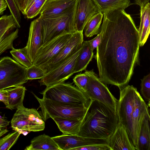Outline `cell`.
I'll return each mask as SVG.
<instances>
[{"label":"cell","instance_id":"1","mask_svg":"<svg viewBox=\"0 0 150 150\" xmlns=\"http://www.w3.org/2000/svg\"><path fill=\"white\" fill-rule=\"evenodd\" d=\"M103 15L100 41L95 57L99 78L105 84L116 86L120 90L127 85L138 61L139 32L124 9Z\"/></svg>","mask_w":150,"mask_h":150},{"label":"cell","instance_id":"2","mask_svg":"<svg viewBox=\"0 0 150 150\" xmlns=\"http://www.w3.org/2000/svg\"><path fill=\"white\" fill-rule=\"evenodd\" d=\"M118 121L117 113L101 103L92 100L77 135L88 138L109 139Z\"/></svg>","mask_w":150,"mask_h":150},{"label":"cell","instance_id":"3","mask_svg":"<svg viewBox=\"0 0 150 150\" xmlns=\"http://www.w3.org/2000/svg\"><path fill=\"white\" fill-rule=\"evenodd\" d=\"M32 93L39 104V107L41 109L40 113L44 121L49 118L56 117L82 121L91 103L88 105L74 104L59 102L43 98L41 99Z\"/></svg>","mask_w":150,"mask_h":150},{"label":"cell","instance_id":"4","mask_svg":"<svg viewBox=\"0 0 150 150\" xmlns=\"http://www.w3.org/2000/svg\"><path fill=\"white\" fill-rule=\"evenodd\" d=\"M75 10L76 9L70 12L51 16H40L43 34L42 46L61 35L77 32L74 22Z\"/></svg>","mask_w":150,"mask_h":150},{"label":"cell","instance_id":"5","mask_svg":"<svg viewBox=\"0 0 150 150\" xmlns=\"http://www.w3.org/2000/svg\"><path fill=\"white\" fill-rule=\"evenodd\" d=\"M40 93L44 98L66 103L88 105L92 101L86 93L64 82L46 87Z\"/></svg>","mask_w":150,"mask_h":150},{"label":"cell","instance_id":"6","mask_svg":"<svg viewBox=\"0 0 150 150\" xmlns=\"http://www.w3.org/2000/svg\"><path fill=\"white\" fill-rule=\"evenodd\" d=\"M27 68L10 57L0 60V90L22 86L28 80Z\"/></svg>","mask_w":150,"mask_h":150},{"label":"cell","instance_id":"7","mask_svg":"<svg viewBox=\"0 0 150 150\" xmlns=\"http://www.w3.org/2000/svg\"><path fill=\"white\" fill-rule=\"evenodd\" d=\"M11 124L13 130L21 132L22 131H42L45 126V121L37 110L24 106L17 109L11 119Z\"/></svg>","mask_w":150,"mask_h":150},{"label":"cell","instance_id":"8","mask_svg":"<svg viewBox=\"0 0 150 150\" xmlns=\"http://www.w3.org/2000/svg\"><path fill=\"white\" fill-rule=\"evenodd\" d=\"M120 90L117 110L118 122L125 127L130 139L131 115L140 94L132 85H127Z\"/></svg>","mask_w":150,"mask_h":150},{"label":"cell","instance_id":"9","mask_svg":"<svg viewBox=\"0 0 150 150\" xmlns=\"http://www.w3.org/2000/svg\"><path fill=\"white\" fill-rule=\"evenodd\" d=\"M88 78L86 93L92 100L104 104L114 112L117 113L118 100L112 94L107 86L102 82L93 70H86Z\"/></svg>","mask_w":150,"mask_h":150},{"label":"cell","instance_id":"10","mask_svg":"<svg viewBox=\"0 0 150 150\" xmlns=\"http://www.w3.org/2000/svg\"><path fill=\"white\" fill-rule=\"evenodd\" d=\"M81 47L73 55L59 65L46 73L38 81L40 86L45 85L47 87L64 82L73 75L74 73L75 64Z\"/></svg>","mask_w":150,"mask_h":150},{"label":"cell","instance_id":"11","mask_svg":"<svg viewBox=\"0 0 150 150\" xmlns=\"http://www.w3.org/2000/svg\"><path fill=\"white\" fill-rule=\"evenodd\" d=\"M83 32L73 33L69 42L55 57L43 65L39 67L45 74L57 67L75 53L83 42Z\"/></svg>","mask_w":150,"mask_h":150},{"label":"cell","instance_id":"12","mask_svg":"<svg viewBox=\"0 0 150 150\" xmlns=\"http://www.w3.org/2000/svg\"><path fill=\"white\" fill-rule=\"evenodd\" d=\"M73 33L62 34L42 46L38 50L33 64L40 67L51 60L69 42Z\"/></svg>","mask_w":150,"mask_h":150},{"label":"cell","instance_id":"13","mask_svg":"<svg viewBox=\"0 0 150 150\" xmlns=\"http://www.w3.org/2000/svg\"><path fill=\"white\" fill-rule=\"evenodd\" d=\"M19 29L11 14L0 18V56L14 48L13 43L18 37Z\"/></svg>","mask_w":150,"mask_h":150},{"label":"cell","instance_id":"14","mask_svg":"<svg viewBox=\"0 0 150 150\" xmlns=\"http://www.w3.org/2000/svg\"><path fill=\"white\" fill-rule=\"evenodd\" d=\"M52 138L61 150H73L74 149L78 147L94 144L109 145V140L65 134Z\"/></svg>","mask_w":150,"mask_h":150},{"label":"cell","instance_id":"15","mask_svg":"<svg viewBox=\"0 0 150 150\" xmlns=\"http://www.w3.org/2000/svg\"><path fill=\"white\" fill-rule=\"evenodd\" d=\"M43 41L42 28L39 16L31 23L26 46L28 55L33 64L39 49L42 45Z\"/></svg>","mask_w":150,"mask_h":150},{"label":"cell","instance_id":"16","mask_svg":"<svg viewBox=\"0 0 150 150\" xmlns=\"http://www.w3.org/2000/svg\"><path fill=\"white\" fill-rule=\"evenodd\" d=\"M98 12V8L93 0H78L74 16L76 31L83 32L86 23Z\"/></svg>","mask_w":150,"mask_h":150},{"label":"cell","instance_id":"17","mask_svg":"<svg viewBox=\"0 0 150 150\" xmlns=\"http://www.w3.org/2000/svg\"><path fill=\"white\" fill-rule=\"evenodd\" d=\"M78 0H47L42 8L40 16L49 17L70 12L76 8Z\"/></svg>","mask_w":150,"mask_h":150},{"label":"cell","instance_id":"18","mask_svg":"<svg viewBox=\"0 0 150 150\" xmlns=\"http://www.w3.org/2000/svg\"><path fill=\"white\" fill-rule=\"evenodd\" d=\"M109 146L111 150H136L125 127L119 122L109 139Z\"/></svg>","mask_w":150,"mask_h":150},{"label":"cell","instance_id":"19","mask_svg":"<svg viewBox=\"0 0 150 150\" xmlns=\"http://www.w3.org/2000/svg\"><path fill=\"white\" fill-rule=\"evenodd\" d=\"M140 22L138 30L139 45L143 46L145 43L150 33V4L149 2L140 7Z\"/></svg>","mask_w":150,"mask_h":150},{"label":"cell","instance_id":"20","mask_svg":"<svg viewBox=\"0 0 150 150\" xmlns=\"http://www.w3.org/2000/svg\"><path fill=\"white\" fill-rule=\"evenodd\" d=\"M25 150H61L52 138L44 134L34 137Z\"/></svg>","mask_w":150,"mask_h":150},{"label":"cell","instance_id":"21","mask_svg":"<svg viewBox=\"0 0 150 150\" xmlns=\"http://www.w3.org/2000/svg\"><path fill=\"white\" fill-rule=\"evenodd\" d=\"M8 93V105L6 107L11 110L24 106L23 101L26 90L22 86L6 89Z\"/></svg>","mask_w":150,"mask_h":150},{"label":"cell","instance_id":"22","mask_svg":"<svg viewBox=\"0 0 150 150\" xmlns=\"http://www.w3.org/2000/svg\"><path fill=\"white\" fill-rule=\"evenodd\" d=\"M52 119L63 134L73 135H77L78 133L82 121L76 119L57 117Z\"/></svg>","mask_w":150,"mask_h":150},{"label":"cell","instance_id":"23","mask_svg":"<svg viewBox=\"0 0 150 150\" xmlns=\"http://www.w3.org/2000/svg\"><path fill=\"white\" fill-rule=\"evenodd\" d=\"M93 52L87 41H83L74 69V73L85 70L93 57Z\"/></svg>","mask_w":150,"mask_h":150},{"label":"cell","instance_id":"24","mask_svg":"<svg viewBox=\"0 0 150 150\" xmlns=\"http://www.w3.org/2000/svg\"><path fill=\"white\" fill-rule=\"evenodd\" d=\"M97 6L98 12L103 14L118 9H124L131 5L130 0H93Z\"/></svg>","mask_w":150,"mask_h":150},{"label":"cell","instance_id":"25","mask_svg":"<svg viewBox=\"0 0 150 150\" xmlns=\"http://www.w3.org/2000/svg\"><path fill=\"white\" fill-rule=\"evenodd\" d=\"M150 117L147 114L141 123L139 130L137 150H150Z\"/></svg>","mask_w":150,"mask_h":150},{"label":"cell","instance_id":"26","mask_svg":"<svg viewBox=\"0 0 150 150\" xmlns=\"http://www.w3.org/2000/svg\"><path fill=\"white\" fill-rule=\"evenodd\" d=\"M103 14L98 12L88 21L84 28V34L87 37H91L98 33Z\"/></svg>","mask_w":150,"mask_h":150},{"label":"cell","instance_id":"27","mask_svg":"<svg viewBox=\"0 0 150 150\" xmlns=\"http://www.w3.org/2000/svg\"><path fill=\"white\" fill-rule=\"evenodd\" d=\"M10 53L15 61L26 68H28L33 65L28 55L26 46L18 49L14 48Z\"/></svg>","mask_w":150,"mask_h":150},{"label":"cell","instance_id":"28","mask_svg":"<svg viewBox=\"0 0 150 150\" xmlns=\"http://www.w3.org/2000/svg\"><path fill=\"white\" fill-rule=\"evenodd\" d=\"M21 133L16 131L0 139V150H9L16 143Z\"/></svg>","mask_w":150,"mask_h":150},{"label":"cell","instance_id":"29","mask_svg":"<svg viewBox=\"0 0 150 150\" xmlns=\"http://www.w3.org/2000/svg\"><path fill=\"white\" fill-rule=\"evenodd\" d=\"M46 0H35L24 15L28 18L35 17L39 14Z\"/></svg>","mask_w":150,"mask_h":150},{"label":"cell","instance_id":"30","mask_svg":"<svg viewBox=\"0 0 150 150\" xmlns=\"http://www.w3.org/2000/svg\"><path fill=\"white\" fill-rule=\"evenodd\" d=\"M140 92L143 97L146 101L150 100V74L144 76L141 79ZM150 105V104H149Z\"/></svg>","mask_w":150,"mask_h":150},{"label":"cell","instance_id":"31","mask_svg":"<svg viewBox=\"0 0 150 150\" xmlns=\"http://www.w3.org/2000/svg\"><path fill=\"white\" fill-rule=\"evenodd\" d=\"M45 74V72L42 68L34 64L27 69V76L28 80L40 79Z\"/></svg>","mask_w":150,"mask_h":150},{"label":"cell","instance_id":"32","mask_svg":"<svg viewBox=\"0 0 150 150\" xmlns=\"http://www.w3.org/2000/svg\"><path fill=\"white\" fill-rule=\"evenodd\" d=\"M13 16L16 25L18 28L21 27V15L20 11L17 6L14 0H5Z\"/></svg>","mask_w":150,"mask_h":150},{"label":"cell","instance_id":"33","mask_svg":"<svg viewBox=\"0 0 150 150\" xmlns=\"http://www.w3.org/2000/svg\"><path fill=\"white\" fill-rule=\"evenodd\" d=\"M88 80V77L85 72L76 75L73 79V82L77 87L85 93Z\"/></svg>","mask_w":150,"mask_h":150},{"label":"cell","instance_id":"34","mask_svg":"<svg viewBox=\"0 0 150 150\" xmlns=\"http://www.w3.org/2000/svg\"><path fill=\"white\" fill-rule=\"evenodd\" d=\"M111 150L108 145L94 144L78 147L73 150Z\"/></svg>","mask_w":150,"mask_h":150},{"label":"cell","instance_id":"35","mask_svg":"<svg viewBox=\"0 0 150 150\" xmlns=\"http://www.w3.org/2000/svg\"><path fill=\"white\" fill-rule=\"evenodd\" d=\"M19 11L24 15L30 0H14Z\"/></svg>","mask_w":150,"mask_h":150},{"label":"cell","instance_id":"36","mask_svg":"<svg viewBox=\"0 0 150 150\" xmlns=\"http://www.w3.org/2000/svg\"><path fill=\"white\" fill-rule=\"evenodd\" d=\"M100 33L95 38L90 40L87 41L88 44L93 50L96 48L99 45L101 39Z\"/></svg>","mask_w":150,"mask_h":150},{"label":"cell","instance_id":"37","mask_svg":"<svg viewBox=\"0 0 150 150\" xmlns=\"http://www.w3.org/2000/svg\"><path fill=\"white\" fill-rule=\"evenodd\" d=\"M0 101L3 103L6 107L8 105V93L7 89L0 90Z\"/></svg>","mask_w":150,"mask_h":150},{"label":"cell","instance_id":"38","mask_svg":"<svg viewBox=\"0 0 150 150\" xmlns=\"http://www.w3.org/2000/svg\"><path fill=\"white\" fill-rule=\"evenodd\" d=\"M7 6V3L5 0H0V15L3 14Z\"/></svg>","mask_w":150,"mask_h":150},{"label":"cell","instance_id":"39","mask_svg":"<svg viewBox=\"0 0 150 150\" xmlns=\"http://www.w3.org/2000/svg\"><path fill=\"white\" fill-rule=\"evenodd\" d=\"M135 4L139 5L140 7L145 6L149 2V0H134Z\"/></svg>","mask_w":150,"mask_h":150},{"label":"cell","instance_id":"40","mask_svg":"<svg viewBox=\"0 0 150 150\" xmlns=\"http://www.w3.org/2000/svg\"><path fill=\"white\" fill-rule=\"evenodd\" d=\"M9 121L0 117V128L5 127L9 124Z\"/></svg>","mask_w":150,"mask_h":150},{"label":"cell","instance_id":"41","mask_svg":"<svg viewBox=\"0 0 150 150\" xmlns=\"http://www.w3.org/2000/svg\"><path fill=\"white\" fill-rule=\"evenodd\" d=\"M8 131L6 129H3L2 131L0 132V137L5 134L8 132Z\"/></svg>","mask_w":150,"mask_h":150},{"label":"cell","instance_id":"42","mask_svg":"<svg viewBox=\"0 0 150 150\" xmlns=\"http://www.w3.org/2000/svg\"><path fill=\"white\" fill-rule=\"evenodd\" d=\"M2 130L1 128H0V132H1Z\"/></svg>","mask_w":150,"mask_h":150}]
</instances>
